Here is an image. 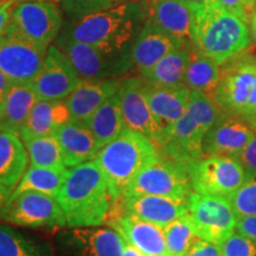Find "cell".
I'll list each match as a JSON object with an SVG mask.
<instances>
[{"instance_id":"cell-1","label":"cell","mask_w":256,"mask_h":256,"mask_svg":"<svg viewBox=\"0 0 256 256\" xmlns=\"http://www.w3.org/2000/svg\"><path fill=\"white\" fill-rule=\"evenodd\" d=\"M147 18L145 4L128 0L106 11L72 19L62 36L96 46L113 55H130Z\"/></svg>"},{"instance_id":"cell-2","label":"cell","mask_w":256,"mask_h":256,"mask_svg":"<svg viewBox=\"0 0 256 256\" xmlns=\"http://www.w3.org/2000/svg\"><path fill=\"white\" fill-rule=\"evenodd\" d=\"M68 228L100 226L113 206L110 188L95 159L70 168L56 194Z\"/></svg>"},{"instance_id":"cell-3","label":"cell","mask_w":256,"mask_h":256,"mask_svg":"<svg viewBox=\"0 0 256 256\" xmlns=\"http://www.w3.org/2000/svg\"><path fill=\"white\" fill-rule=\"evenodd\" d=\"M192 10V46L220 66L250 46L249 25L226 11L217 0L190 5Z\"/></svg>"},{"instance_id":"cell-4","label":"cell","mask_w":256,"mask_h":256,"mask_svg":"<svg viewBox=\"0 0 256 256\" xmlns=\"http://www.w3.org/2000/svg\"><path fill=\"white\" fill-rule=\"evenodd\" d=\"M158 158V148L148 136L124 127L114 140L102 147L94 159L115 202L124 196L133 179Z\"/></svg>"},{"instance_id":"cell-5","label":"cell","mask_w":256,"mask_h":256,"mask_svg":"<svg viewBox=\"0 0 256 256\" xmlns=\"http://www.w3.org/2000/svg\"><path fill=\"white\" fill-rule=\"evenodd\" d=\"M214 101L223 113L248 118L256 113V58L238 54L220 66Z\"/></svg>"},{"instance_id":"cell-6","label":"cell","mask_w":256,"mask_h":256,"mask_svg":"<svg viewBox=\"0 0 256 256\" xmlns=\"http://www.w3.org/2000/svg\"><path fill=\"white\" fill-rule=\"evenodd\" d=\"M62 16L56 2L46 0H18L6 30L34 42L43 49H49L60 36Z\"/></svg>"},{"instance_id":"cell-7","label":"cell","mask_w":256,"mask_h":256,"mask_svg":"<svg viewBox=\"0 0 256 256\" xmlns=\"http://www.w3.org/2000/svg\"><path fill=\"white\" fill-rule=\"evenodd\" d=\"M55 46L68 57L82 80H113L133 69L130 55L107 54L98 48L72 40L62 34L56 38Z\"/></svg>"},{"instance_id":"cell-8","label":"cell","mask_w":256,"mask_h":256,"mask_svg":"<svg viewBox=\"0 0 256 256\" xmlns=\"http://www.w3.org/2000/svg\"><path fill=\"white\" fill-rule=\"evenodd\" d=\"M188 176L194 192L226 198L248 179L241 162L232 156H204L190 166Z\"/></svg>"},{"instance_id":"cell-9","label":"cell","mask_w":256,"mask_h":256,"mask_svg":"<svg viewBox=\"0 0 256 256\" xmlns=\"http://www.w3.org/2000/svg\"><path fill=\"white\" fill-rule=\"evenodd\" d=\"M6 223L26 228H66V220L55 197L34 191L10 196L0 210Z\"/></svg>"},{"instance_id":"cell-10","label":"cell","mask_w":256,"mask_h":256,"mask_svg":"<svg viewBox=\"0 0 256 256\" xmlns=\"http://www.w3.org/2000/svg\"><path fill=\"white\" fill-rule=\"evenodd\" d=\"M186 204L188 214L200 238L222 244L235 232L238 217L228 198L192 191Z\"/></svg>"},{"instance_id":"cell-11","label":"cell","mask_w":256,"mask_h":256,"mask_svg":"<svg viewBox=\"0 0 256 256\" xmlns=\"http://www.w3.org/2000/svg\"><path fill=\"white\" fill-rule=\"evenodd\" d=\"M192 194L190 176L183 166L159 156L128 186L127 194H154L188 202Z\"/></svg>"},{"instance_id":"cell-12","label":"cell","mask_w":256,"mask_h":256,"mask_svg":"<svg viewBox=\"0 0 256 256\" xmlns=\"http://www.w3.org/2000/svg\"><path fill=\"white\" fill-rule=\"evenodd\" d=\"M46 51L20 34L6 30L0 37V70L14 84H28L43 69Z\"/></svg>"},{"instance_id":"cell-13","label":"cell","mask_w":256,"mask_h":256,"mask_svg":"<svg viewBox=\"0 0 256 256\" xmlns=\"http://www.w3.org/2000/svg\"><path fill=\"white\" fill-rule=\"evenodd\" d=\"M82 78L58 46H50L42 72L30 83L38 100H66Z\"/></svg>"},{"instance_id":"cell-14","label":"cell","mask_w":256,"mask_h":256,"mask_svg":"<svg viewBox=\"0 0 256 256\" xmlns=\"http://www.w3.org/2000/svg\"><path fill=\"white\" fill-rule=\"evenodd\" d=\"M124 240L113 228H72L58 238L60 256H122Z\"/></svg>"},{"instance_id":"cell-15","label":"cell","mask_w":256,"mask_h":256,"mask_svg":"<svg viewBox=\"0 0 256 256\" xmlns=\"http://www.w3.org/2000/svg\"><path fill=\"white\" fill-rule=\"evenodd\" d=\"M106 223L144 256H170L164 228L124 214L121 200L114 202Z\"/></svg>"},{"instance_id":"cell-16","label":"cell","mask_w":256,"mask_h":256,"mask_svg":"<svg viewBox=\"0 0 256 256\" xmlns=\"http://www.w3.org/2000/svg\"><path fill=\"white\" fill-rule=\"evenodd\" d=\"M124 127L148 136L158 147L162 134L156 124L145 95V81L140 78H128L121 81L119 92Z\"/></svg>"},{"instance_id":"cell-17","label":"cell","mask_w":256,"mask_h":256,"mask_svg":"<svg viewBox=\"0 0 256 256\" xmlns=\"http://www.w3.org/2000/svg\"><path fill=\"white\" fill-rule=\"evenodd\" d=\"M254 134L255 132L244 118L222 113L204 136V156L238 158Z\"/></svg>"},{"instance_id":"cell-18","label":"cell","mask_w":256,"mask_h":256,"mask_svg":"<svg viewBox=\"0 0 256 256\" xmlns=\"http://www.w3.org/2000/svg\"><path fill=\"white\" fill-rule=\"evenodd\" d=\"M206 133L200 124L185 110L165 142L156 147L159 156L177 162L188 171L194 162L206 156L203 153V139Z\"/></svg>"},{"instance_id":"cell-19","label":"cell","mask_w":256,"mask_h":256,"mask_svg":"<svg viewBox=\"0 0 256 256\" xmlns=\"http://www.w3.org/2000/svg\"><path fill=\"white\" fill-rule=\"evenodd\" d=\"M180 46H185L160 28L152 19L146 18L130 49L133 68L142 75L162 57Z\"/></svg>"},{"instance_id":"cell-20","label":"cell","mask_w":256,"mask_h":256,"mask_svg":"<svg viewBox=\"0 0 256 256\" xmlns=\"http://www.w3.org/2000/svg\"><path fill=\"white\" fill-rule=\"evenodd\" d=\"M120 200L124 214L156 224L162 228L188 214L186 202L170 197L154 194H127Z\"/></svg>"},{"instance_id":"cell-21","label":"cell","mask_w":256,"mask_h":256,"mask_svg":"<svg viewBox=\"0 0 256 256\" xmlns=\"http://www.w3.org/2000/svg\"><path fill=\"white\" fill-rule=\"evenodd\" d=\"M145 95L153 118L162 134V144L186 110L190 89L159 87L145 81Z\"/></svg>"},{"instance_id":"cell-22","label":"cell","mask_w":256,"mask_h":256,"mask_svg":"<svg viewBox=\"0 0 256 256\" xmlns=\"http://www.w3.org/2000/svg\"><path fill=\"white\" fill-rule=\"evenodd\" d=\"M144 4L147 18L183 46H192V10L188 2L184 0H145Z\"/></svg>"},{"instance_id":"cell-23","label":"cell","mask_w":256,"mask_h":256,"mask_svg":"<svg viewBox=\"0 0 256 256\" xmlns=\"http://www.w3.org/2000/svg\"><path fill=\"white\" fill-rule=\"evenodd\" d=\"M122 80H82L72 94L66 98L72 121L87 124L104 102L119 92Z\"/></svg>"},{"instance_id":"cell-24","label":"cell","mask_w":256,"mask_h":256,"mask_svg":"<svg viewBox=\"0 0 256 256\" xmlns=\"http://www.w3.org/2000/svg\"><path fill=\"white\" fill-rule=\"evenodd\" d=\"M54 136L58 142L66 168H75L94 159L98 154L94 136L87 124L70 120L60 126Z\"/></svg>"},{"instance_id":"cell-25","label":"cell","mask_w":256,"mask_h":256,"mask_svg":"<svg viewBox=\"0 0 256 256\" xmlns=\"http://www.w3.org/2000/svg\"><path fill=\"white\" fill-rule=\"evenodd\" d=\"M70 120V112L64 100H37L19 130V136L24 142L34 138L54 136L60 126Z\"/></svg>"},{"instance_id":"cell-26","label":"cell","mask_w":256,"mask_h":256,"mask_svg":"<svg viewBox=\"0 0 256 256\" xmlns=\"http://www.w3.org/2000/svg\"><path fill=\"white\" fill-rule=\"evenodd\" d=\"M28 154L19 133L0 127V184L14 191L26 171Z\"/></svg>"},{"instance_id":"cell-27","label":"cell","mask_w":256,"mask_h":256,"mask_svg":"<svg viewBox=\"0 0 256 256\" xmlns=\"http://www.w3.org/2000/svg\"><path fill=\"white\" fill-rule=\"evenodd\" d=\"M190 46H180L162 57L151 69L140 75L147 83L166 88H180L190 60Z\"/></svg>"},{"instance_id":"cell-28","label":"cell","mask_w":256,"mask_h":256,"mask_svg":"<svg viewBox=\"0 0 256 256\" xmlns=\"http://www.w3.org/2000/svg\"><path fill=\"white\" fill-rule=\"evenodd\" d=\"M94 136L98 152L119 136L124 128L118 92L102 104L87 122Z\"/></svg>"},{"instance_id":"cell-29","label":"cell","mask_w":256,"mask_h":256,"mask_svg":"<svg viewBox=\"0 0 256 256\" xmlns=\"http://www.w3.org/2000/svg\"><path fill=\"white\" fill-rule=\"evenodd\" d=\"M190 60L184 76V86L190 90L200 92L212 98L220 78V66L216 60L190 48Z\"/></svg>"},{"instance_id":"cell-30","label":"cell","mask_w":256,"mask_h":256,"mask_svg":"<svg viewBox=\"0 0 256 256\" xmlns=\"http://www.w3.org/2000/svg\"><path fill=\"white\" fill-rule=\"evenodd\" d=\"M37 95L31 84H12L4 106L0 127L19 133L28 114L37 102Z\"/></svg>"},{"instance_id":"cell-31","label":"cell","mask_w":256,"mask_h":256,"mask_svg":"<svg viewBox=\"0 0 256 256\" xmlns=\"http://www.w3.org/2000/svg\"><path fill=\"white\" fill-rule=\"evenodd\" d=\"M66 172H68V168H50L31 165L25 171L11 196H17L25 191H34L56 197L57 192L64 183Z\"/></svg>"},{"instance_id":"cell-32","label":"cell","mask_w":256,"mask_h":256,"mask_svg":"<svg viewBox=\"0 0 256 256\" xmlns=\"http://www.w3.org/2000/svg\"><path fill=\"white\" fill-rule=\"evenodd\" d=\"M0 256H54L46 243L28 238L8 226H0Z\"/></svg>"},{"instance_id":"cell-33","label":"cell","mask_w":256,"mask_h":256,"mask_svg":"<svg viewBox=\"0 0 256 256\" xmlns=\"http://www.w3.org/2000/svg\"><path fill=\"white\" fill-rule=\"evenodd\" d=\"M164 234L170 256H185L200 240L188 214L164 226Z\"/></svg>"},{"instance_id":"cell-34","label":"cell","mask_w":256,"mask_h":256,"mask_svg":"<svg viewBox=\"0 0 256 256\" xmlns=\"http://www.w3.org/2000/svg\"><path fill=\"white\" fill-rule=\"evenodd\" d=\"M32 166L50 168H66L62 152L55 136H38L24 142Z\"/></svg>"},{"instance_id":"cell-35","label":"cell","mask_w":256,"mask_h":256,"mask_svg":"<svg viewBox=\"0 0 256 256\" xmlns=\"http://www.w3.org/2000/svg\"><path fill=\"white\" fill-rule=\"evenodd\" d=\"M186 112L206 132L223 113L212 98L204 92L194 90H190Z\"/></svg>"},{"instance_id":"cell-36","label":"cell","mask_w":256,"mask_h":256,"mask_svg":"<svg viewBox=\"0 0 256 256\" xmlns=\"http://www.w3.org/2000/svg\"><path fill=\"white\" fill-rule=\"evenodd\" d=\"M238 218L256 215V176L249 177L246 183L228 197Z\"/></svg>"},{"instance_id":"cell-37","label":"cell","mask_w":256,"mask_h":256,"mask_svg":"<svg viewBox=\"0 0 256 256\" xmlns=\"http://www.w3.org/2000/svg\"><path fill=\"white\" fill-rule=\"evenodd\" d=\"M124 0H60V8L70 19L106 11L121 4Z\"/></svg>"},{"instance_id":"cell-38","label":"cell","mask_w":256,"mask_h":256,"mask_svg":"<svg viewBox=\"0 0 256 256\" xmlns=\"http://www.w3.org/2000/svg\"><path fill=\"white\" fill-rule=\"evenodd\" d=\"M220 256H256V242L234 232L220 244Z\"/></svg>"},{"instance_id":"cell-39","label":"cell","mask_w":256,"mask_h":256,"mask_svg":"<svg viewBox=\"0 0 256 256\" xmlns=\"http://www.w3.org/2000/svg\"><path fill=\"white\" fill-rule=\"evenodd\" d=\"M226 11L238 16L249 24L252 12L256 8V0H217Z\"/></svg>"},{"instance_id":"cell-40","label":"cell","mask_w":256,"mask_h":256,"mask_svg":"<svg viewBox=\"0 0 256 256\" xmlns=\"http://www.w3.org/2000/svg\"><path fill=\"white\" fill-rule=\"evenodd\" d=\"M241 165L244 168L246 174L249 177H255L256 176V133L252 136L250 142L247 144V146L242 150V152L238 156V158Z\"/></svg>"},{"instance_id":"cell-41","label":"cell","mask_w":256,"mask_h":256,"mask_svg":"<svg viewBox=\"0 0 256 256\" xmlns=\"http://www.w3.org/2000/svg\"><path fill=\"white\" fill-rule=\"evenodd\" d=\"M220 244L200 238L185 256H220Z\"/></svg>"},{"instance_id":"cell-42","label":"cell","mask_w":256,"mask_h":256,"mask_svg":"<svg viewBox=\"0 0 256 256\" xmlns=\"http://www.w3.org/2000/svg\"><path fill=\"white\" fill-rule=\"evenodd\" d=\"M236 232L256 242V215L243 216L238 218Z\"/></svg>"},{"instance_id":"cell-43","label":"cell","mask_w":256,"mask_h":256,"mask_svg":"<svg viewBox=\"0 0 256 256\" xmlns=\"http://www.w3.org/2000/svg\"><path fill=\"white\" fill-rule=\"evenodd\" d=\"M18 0H5L2 4H0V37L5 34L6 28L8 26L11 20L12 12Z\"/></svg>"},{"instance_id":"cell-44","label":"cell","mask_w":256,"mask_h":256,"mask_svg":"<svg viewBox=\"0 0 256 256\" xmlns=\"http://www.w3.org/2000/svg\"><path fill=\"white\" fill-rule=\"evenodd\" d=\"M12 84H14V83L10 81L8 76L0 70V108H2V106H4L5 98L6 96H8Z\"/></svg>"},{"instance_id":"cell-45","label":"cell","mask_w":256,"mask_h":256,"mask_svg":"<svg viewBox=\"0 0 256 256\" xmlns=\"http://www.w3.org/2000/svg\"><path fill=\"white\" fill-rule=\"evenodd\" d=\"M249 31H250V38L252 42L256 46V8L252 12L250 19H249Z\"/></svg>"},{"instance_id":"cell-46","label":"cell","mask_w":256,"mask_h":256,"mask_svg":"<svg viewBox=\"0 0 256 256\" xmlns=\"http://www.w3.org/2000/svg\"><path fill=\"white\" fill-rule=\"evenodd\" d=\"M122 256H144L142 252L138 250L136 248H134L133 246H130V243L124 241V255Z\"/></svg>"},{"instance_id":"cell-47","label":"cell","mask_w":256,"mask_h":256,"mask_svg":"<svg viewBox=\"0 0 256 256\" xmlns=\"http://www.w3.org/2000/svg\"><path fill=\"white\" fill-rule=\"evenodd\" d=\"M10 196H11V191H8L4 185L0 184V210L5 206V203L8 202Z\"/></svg>"},{"instance_id":"cell-48","label":"cell","mask_w":256,"mask_h":256,"mask_svg":"<svg viewBox=\"0 0 256 256\" xmlns=\"http://www.w3.org/2000/svg\"><path fill=\"white\" fill-rule=\"evenodd\" d=\"M246 120L248 121L249 124H250L252 128V130H254V132L256 133V113L250 115V116L246 118Z\"/></svg>"},{"instance_id":"cell-49","label":"cell","mask_w":256,"mask_h":256,"mask_svg":"<svg viewBox=\"0 0 256 256\" xmlns=\"http://www.w3.org/2000/svg\"><path fill=\"white\" fill-rule=\"evenodd\" d=\"M185 2H188V5H197V4H203V2H208V0H184Z\"/></svg>"},{"instance_id":"cell-50","label":"cell","mask_w":256,"mask_h":256,"mask_svg":"<svg viewBox=\"0 0 256 256\" xmlns=\"http://www.w3.org/2000/svg\"><path fill=\"white\" fill-rule=\"evenodd\" d=\"M46 2H56V4H60V0H46Z\"/></svg>"},{"instance_id":"cell-51","label":"cell","mask_w":256,"mask_h":256,"mask_svg":"<svg viewBox=\"0 0 256 256\" xmlns=\"http://www.w3.org/2000/svg\"><path fill=\"white\" fill-rule=\"evenodd\" d=\"M2 108H0V121H2Z\"/></svg>"},{"instance_id":"cell-52","label":"cell","mask_w":256,"mask_h":256,"mask_svg":"<svg viewBox=\"0 0 256 256\" xmlns=\"http://www.w3.org/2000/svg\"><path fill=\"white\" fill-rule=\"evenodd\" d=\"M4 2H5V0H0V4H2Z\"/></svg>"}]
</instances>
